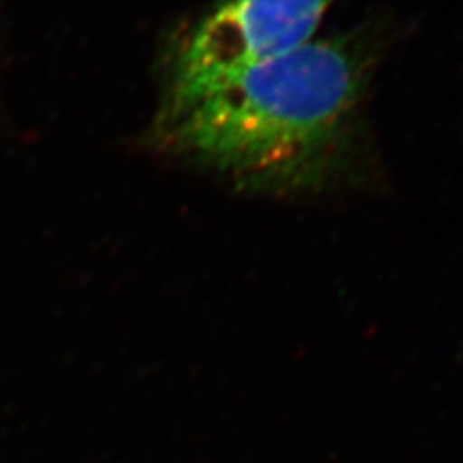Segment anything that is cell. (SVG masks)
I'll use <instances>...</instances> for the list:
<instances>
[{"instance_id":"cell-1","label":"cell","mask_w":463,"mask_h":463,"mask_svg":"<svg viewBox=\"0 0 463 463\" xmlns=\"http://www.w3.org/2000/svg\"><path fill=\"white\" fill-rule=\"evenodd\" d=\"M381 51L371 27L309 41L158 120L161 137L245 194H323L357 170L361 110Z\"/></svg>"},{"instance_id":"cell-2","label":"cell","mask_w":463,"mask_h":463,"mask_svg":"<svg viewBox=\"0 0 463 463\" xmlns=\"http://www.w3.org/2000/svg\"><path fill=\"white\" fill-rule=\"evenodd\" d=\"M336 0H219L174 41L158 120L241 71L309 43Z\"/></svg>"}]
</instances>
